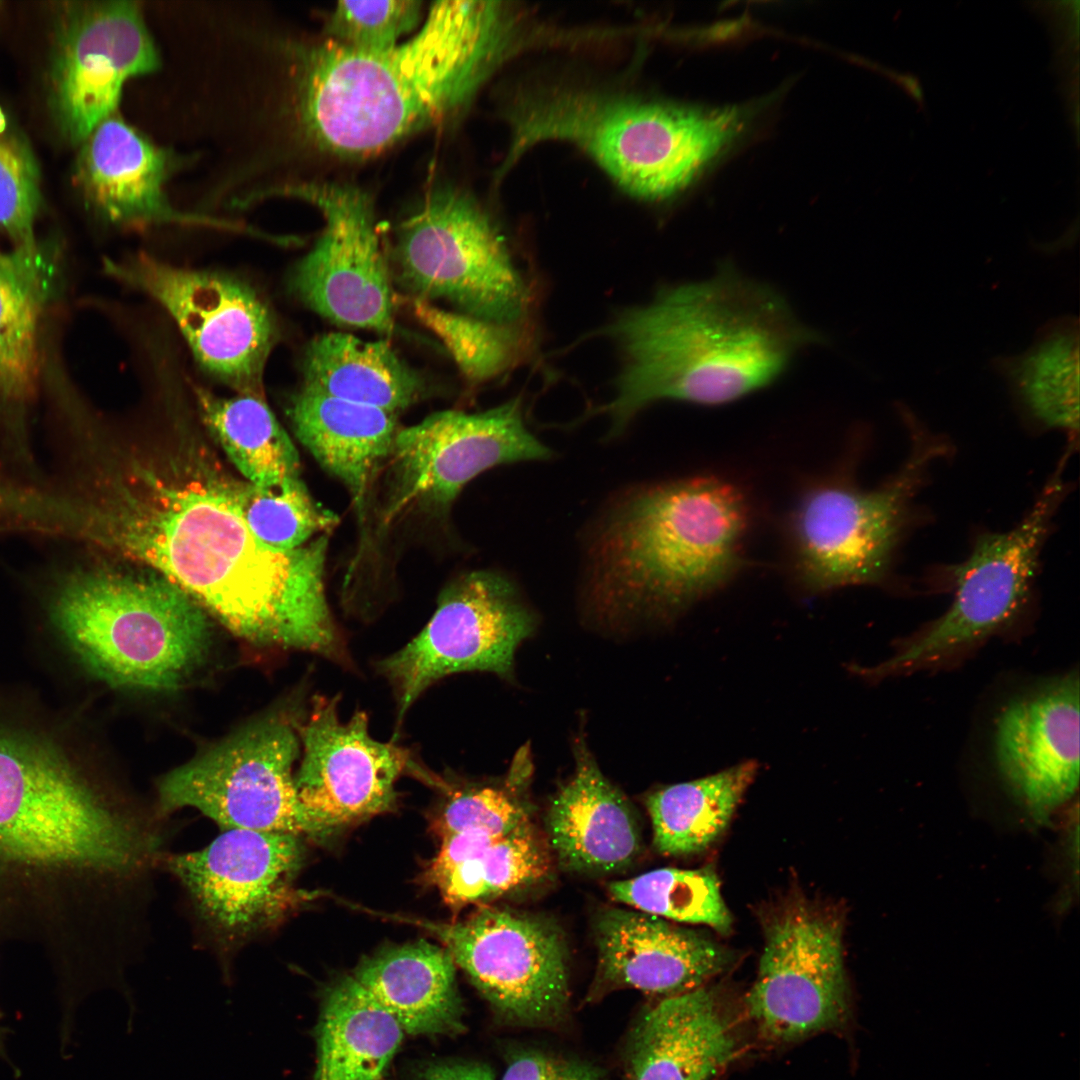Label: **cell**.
<instances>
[{"label":"cell","instance_id":"obj_1","mask_svg":"<svg viewBox=\"0 0 1080 1080\" xmlns=\"http://www.w3.org/2000/svg\"><path fill=\"white\" fill-rule=\"evenodd\" d=\"M104 488L72 509L81 536L161 574L246 640L350 661L325 592L327 534L292 550L267 546L229 480L182 460L132 458Z\"/></svg>","mask_w":1080,"mask_h":1080},{"label":"cell","instance_id":"obj_2","mask_svg":"<svg viewBox=\"0 0 1080 1080\" xmlns=\"http://www.w3.org/2000/svg\"><path fill=\"white\" fill-rule=\"evenodd\" d=\"M151 849L56 743L0 722V941L37 945L59 980L78 975L95 905Z\"/></svg>","mask_w":1080,"mask_h":1080},{"label":"cell","instance_id":"obj_3","mask_svg":"<svg viewBox=\"0 0 1080 1080\" xmlns=\"http://www.w3.org/2000/svg\"><path fill=\"white\" fill-rule=\"evenodd\" d=\"M502 2L436 1L412 36L367 49L328 37L288 46V109L303 147L362 160L463 109L505 56Z\"/></svg>","mask_w":1080,"mask_h":1080},{"label":"cell","instance_id":"obj_4","mask_svg":"<svg viewBox=\"0 0 1080 1080\" xmlns=\"http://www.w3.org/2000/svg\"><path fill=\"white\" fill-rule=\"evenodd\" d=\"M606 331L623 360L614 396L596 409L611 437L661 400L721 405L762 389L820 340L777 291L728 266L662 290Z\"/></svg>","mask_w":1080,"mask_h":1080},{"label":"cell","instance_id":"obj_5","mask_svg":"<svg viewBox=\"0 0 1080 1080\" xmlns=\"http://www.w3.org/2000/svg\"><path fill=\"white\" fill-rule=\"evenodd\" d=\"M748 520L742 493L713 476L634 489L593 533L590 594L607 612L679 610L735 575Z\"/></svg>","mask_w":1080,"mask_h":1080},{"label":"cell","instance_id":"obj_6","mask_svg":"<svg viewBox=\"0 0 1080 1080\" xmlns=\"http://www.w3.org/2000/svg\"><path fill=\"white\" fill-rule=\"evenodd\" d=\"M506 119L512 130L507 165L533 144L565 140L587 153L625 192L661 200L689 185L738 137L748 112L552 89L519 96Z\"/></svg>","mask_w":1080,"mask_h":1080},{"label":"cell","instance_id":"obj_7","mask_svg":"<svg viewBox=\"0 0 1080 1080\" xmlns=\"http://www.w3.org/2000/svg\"><path fill=\"white\" fill-rule=\"evenodd\" d=\"M48 607L78 662L112 687L175 689L208 648L207 612L150 569L71 572L54 588Z\"/></svg>","mask_w":1080,"mask_h":1080},{"label":"cell","instance_id":"obj_8","mask_svg":"<svg viewBox=\"0 0 1080 1080\" xmlns=\"http://www.w3.org/2000/svg\"><path fill=\"white\" fill-rule=\"evenodd\" d=\"M396 281L413 298L444 300L459 312L520 325L529 290L505 239L468 193L433 187L400 223L392 251Z\"/></svg>","mask_w":1080,"mask_h":1080},{"label":"cell","instance_id":"obj_9","mask_svg":"<svg viewBox=\"0 0 1080 1080\" xmlns=\"http://www.w3.org/2000/svg\"><path fill=\"white\" fill-rule=\"evenodd\" d=\"M105 267L169 314L205 373L238 395L265 399V367L280 332L254 286L231 273L174 266L145 252Z\"/></svg>","mask_w":1080,"mask_h":1080},{"label":"cell","instance_id":"obj_10","mask_svg":"<svg viewBox=\"0 0 1080 1080\" xmlns=\"http://www.w3.org/2000/svg\"><path fill=\"white\" fill-rule=\"evenodd\" d=\"M299 756L298 725L280 715L257 721L163 776L159 809L194 808L225 830L321 835L297 794Z\"/></svg>","mask_w":1080,"mask_h":1080},{"label":"cell","instance_id":"obj_11","mask_svg":"<svg viewBox=\"0 0 1080 1080\" xmlns=\"http://www.w3.org/2000/svg\"><path fill=\"white\" fill-rule=\"evenodd\" d=\"M1055 476L1012 529L983 534L951 570L955 588L949 609L905 640L887 660L858 672L872 680L951 662L1005 627L1022 609L1040 549L1063 496Z\"/></svg>","mask_w":1080,"mask_h":1080},{"label":"cell","instance_id":"obj_12","mask_svg":"<svg viewBox=\"0 0 1080 1080\" xmlns=\"http://www.w3.org/2000/svg\"><path fill=\"white\" fill-rule=\"evenodd\" d=\"M762 927L763 953L746 997L760 1033L791 1042L842 1024L849 998L840 913L791 895L764 913Z\"/></svg>","mask_w":1080,"mask_h":1080},{"label":"cell","instance_id":"obj_13","mask_svg":"<svg viewBox=\"0 0 1080 1080\" xmlns=\"http://www.w3.org/2000/svg\"><path fill=\"white\" fill-rule=\"evenodd\" d=\"M534 628L532 611L507 577L478 570L456 578L440 594L425 627L376 663L393 691L396 731L421 694L446 676L469 671L509 676L517 647Z\"/></svg>","mask_w":1080,"mask_h":1080},{"label":"cell","instance_id":"obj_14","mask_svg":"<svg viewBox=\"0 0 1080 1080\" xmlns=\"http://www.w3.org/2000/svg\"><path fill=\"white\" fill-rule=\"evenodd\" d=\"M527 428L521 400L477 412L446 410L401 427L384 466V523L413 511L447 508L464 486L493 467L549 459Z\"/></svg>","mask_w":1080,"mask_h":1080},{"label":"cell","instance_id":"obj_15","mask_svg":"<svg viewBox=\"0 0 1080 1080\" xmlns=\"http://www.w3.org/2000/svg\"><path fill=\"white\" fill-rule=\"evenodd\" d=\"M937 450L921 441L881 488L824 484L800 499L790 530L795 570L807 589L872 584L885 577L909 501Z\"/></svg>","mask_w":1080,"mask_h":1080},{"label":"cell","instance_id":"obj_16","mask_svg":"<svg viewBox=\"0 0 1080 1080\" xmlns=\"http://www.w3.org/2000/svg\"><path fill=\"white\" fill-rule=\"evenodd\" d=\"M454 963L507 1022L528 1027L559 1023L569 1003L568 949L552 921L483 908L456 923H427Z\"/></svg>","mask_w":1080,"mask_h":1080},{"label":"cell","instance_id":"obj_17","mask_svg":"<svg viewBox=\"0 0 1080 1080\" xmlns=\"http://www.w3.org/2000/svg\"><path fill=\"white\" fill-rule=\"evenodd\" d=\"M283 192L313 204L325 221L320 237L291 272L293 293L336 324L390 334L392 276L368 193L328 181L294 185Z\"/></svg>","mask_w":1080,"mask_h":1080},{"label":"cell","instance_id":"obj_18","mask_svg":"<svg viewBox=\"0 0 1080 1080\" xmlns=\"http://www.w3.org/2000/svg\"><path fill=\"white\" fill-rule=\"evenodd\" d=\"M60 16L50 100L60 131L78 144L115 114L126 81L159 59L135 1L73 2Z\"/></svg>","mask_w":1080,"mask_h":1080},{"label":"cell","instance_id":"obj_19","mask_svg":"<svg viewBox=\"0 0 1080 1080\" xmlns=\"http://www.w3.org/2000/svg\"><path fill=\"white\" fill-rule=\"evenodd\" d=\"M299 836L229 829L206 847L168 858L203 923L226 944H241L298 903L291 879Z\"/></svg>","mask_w":1080,"mask_h":1080},{"label":"cell","instance_id":"obj_20","mask_svg":"<svg viewBox=\"0 0 1080 1080\" xmlns=\"http://www.w3.org/2000/svg\"><path fill=\"white\" fill-rule=\"evenodd\" d=\"M338 707V696L313 698L294 773L301 803L328 832L390 809L399 777L423 769L409 748L374 739L364 711L342 721Z\"/></svg>","mask_w":1080,"mask_h":1080},{"label":"cell","instance_id":"obj_21","mask_svg":"<svg viewBox=\"0 0 1080 1080\" xmlns=\"http://www.w3.org/2000/svg\"><path fill=\"white\" fill-rule=\"evenodd\" d=\"M1079 720L1077 673L1013 700L997 720L998 769L1036 820L1046 819L1077 789Z\"/></svg>","mask_w":1080,"mask_h":1080},{"label":"cell","instance_id":"obj_22","mask_svg":"<svg viewBox=\"0 0 1080 1080\" xmlns=\"http://www.w3.org/2000/svg\"><path fill=\"white\" fill-rule=\"evenodd\" d=\"M597 967L589 999L631 988L663 997L688 992L727 968L730 954L709 938L639 911L612 908L595 922Z\"/></svg>","mask_w":1080,"mask_h":1080},{"label":"cell","instance_id":"obj_23","mask_svg":"<svg viewBox=\"0 0 1080 1080\" xmlns=\"http://www.w3.org/2000/svg\"><path fill=\"white\" fill-rule=\"evenodd\" d=\"M738 1045L718 992L710 987L663 997L645 1009L626 1044L628 1080H711Z\"/></svg>","mask_w":1080,"mask_h":1080},{"label":"cell","instance_id":"obj_24","mask_svg":"<svg viewBox=\"0 0 1080 1080\" xmlns=\"http://www.w3.org/2000/svg\"><path fill=\"white\" fill-rule=\"evenodd\" d=\"M575 768L546 814L549 849L571 872L602 875L624 870L642 849L636 814L583 743L576 750Z\"/></svg>","mask_w":1080,"mask_h":1080},{"label":"cell","instance_id":"obj_25","mask_svg":"<svg viewBox=\"0 0 1080 1080\" xmlns=\"http://www.w3.org/2000/svg\"><path fill=\"white\" fill-rule=\"evenodd\" d=\"M76 167L80 190L98 215L119 225L185 221L169 205V153L117 115L82 143Z\"/></svg>","mask_w":1080,"mask_h":1080},{"label":"cell","instance_id":"obj_26","mask_svg":"<svg viewBox=\"0 0 1080 1080\" xmlns=\"http://www.w3.org/2000/svg\"><path fill=\"white\" fill-rule=\"evenodd\" d=\"M287 414L299 442L342 482L362 515L401 429L399 415L303 386L290 397Z\"/></svg>","mask_w":1080,"mask_h":1080},{"label":"cell","instance_id":"obj_27","mask_svg":"<svg viewBox=\"0 0 1080 1080\" xmlns=\"http://www.w3.org/2000/svg\"><path fill=\"white\" fill-rule=\"evenodd\" d=\"M455 963L443 948L418 941L363 960L354 979L411 1035L464 1030Z\"/></svg>","mask_w":1080,"mask_h":1080},{"label":"cell","instance_id":"obj_28","mask_svg":"<svg viewBox=\"0 0 1080 1080\" xmlns=\"http://www.w3.org/2000/svg\"><path fill=\"white\" fill-rule=\"evenodd\" d=\"M551 870V852L531 823L505 837L470 832L441 840L425 879L453 908L527 888Z\"/></svg>","mask_w":1080,"mask_h":1080},{"label":"cell","instance_id":"obj_29","mask_svg":"<svg viewBox=\"0 0 1080 1080\" xmlns=\"http://www.w3.org/2000/svg\"><path fill=\"white\" fill-rule=\"evenodd\" d=\"M301 386L399 415L424 398L423 376L385 340L329 332L304 348Z\"/></svg>","mask_w":1080,"mask_h":1080},{"label":"cell","instance_id":"obj_30","mask_svg":"<svg viewBox=\"0 0 1080 1080\" xmlns=\"http://www.w3.org/2000/svg\"><path fill=\"white\" fill-rule=\"evenodd\" d=\"M56 248L37 241L0 253V402L22 404L39 375V329L58 276Z\"/></svg>","mask_w":1080,"mask_h":1080},{"label":"cell","instance_id":"obj_31","mask_svg":"<svg viewBox=\"0 0 1080 1080\" xmlns=\"http://www.w3.org/2000/svg\"><path fill=\"white\" fill-rule=\"evenodd\" d=\"M315 1034L314 1080H378L404 1031L353 976H346L326 993Z\"/></svg>","mask_w":1080,"mask_h":1080},{"label":"cell","instance_id":"obj_32","mask_svg":"<svg viewBox=\"0 0 1080 1080\" xmlns=\"http://www.w3.org/2000/svg\"><path fill=\"white\" fill-rule=\"evenodd\" d=\"M1023 409L1040 424L1077 433L1079 424V321L1063 316L1037 333L1015 356L993 360Z\"/></svg>","mask_w":1080,"mask_h":1080},{"label":"cell","instance_id":"obj_33","mask_svg":"<svg viewBox=\"0 0 1080 1080\" xmlns=\"http://www.w3.org/2000/svg\"><path fill=\"white\" fill-rule=\"evenodd\" d=\"M757 769L755 761H746L651 793L645 803L654 848L667 856L708 848L727 827Z\"/></svg>","mask_w":1080,"mask_h":1080},{"label":"cell","instance_id":"obj_34","mask_svg":"<svg viewBox=\"0 0 1080 1080\" xmlns=\"http://www.w3.org/2000/svg\"><path fill=\"white\" fill-rule=\"evenodd\" d=\"M194 392L204 424L248 482L267 487L300 475L296 447L266 399Z\"/></svg>","mask_w":1080,"mask_h":1080},{"label":"cell","instance_id":"obj_35","mask_svg":"<svg viewBox=\"0 0 1080 1080\" xmlns=\"http://www.w3.org/2000/svg\"><path fill=\"white\" fill-rule=\"evenodd\" d=\"M611 898L666 920L703 924L728 933L732 919L710 868H661L609 884Z\"/></svg>","mask_w":1080,"mask_h":1080},{"label":"cell","instance_id":"obj_36","mask_svg":"<svg viewBox=\"0 0 1080 1080\" xmlns=\"http://www.w3.org/2000/svg\"><path fill=\"white\" fill-rule=\"evenodd\" d=\"M229 489L249 529L274 549H296L338 523L335 514L314 500L300 475L267 487L229 480Z\"/></svg>","mask_w":1080,"mask_h":1080},{"label":"cell","instance_id":"obj_37","mask_svg":"<svg viewBox=\"0 0 1080 1080\" xmlns=\"http://www.w3.org/2000/svg\"><path fill=\"white\" fill-rule=\"evenodd\" d=\"M416 318L444 343L463 376L472 384L491 380L511 368L527 345L520 325H504L412 298Z\"/></svg>","mask_w":1080,"mask_h":1080},{"label":"cell","instance_id":"obj_38","mask_svg":"<svg viewBox=\"0 0 1080 1080\" xmlns=\"http://www.w3.org/2000/svg\"><path fill=\"white\" fill-rule=\"evenodd\" d=\"M530 773L529 753L521 750L504 787L479 786L454 791L433 822L434 832L441 840L470 832L505 837L531 823L529 807L519 795Z\"/></svg>","mask_w":1080,"mask_h":1080},{"label":"cell","instance_id":"obj_39","mask_svg":"<svg viewBox=\"0 0 1080 1080\" xmlns=\"http://www.w3.org/2000/svg\"><path fill=\"white\" fill-rule=\"evenodd\" d=\"M422 22V1H339L328 16L324 36L354 47L384 49L405 40Z\"/></svg>","mask_w":1080,"mask_h":1080},{"label":"cell","instance_id":"obj_40","mask_svg":"<svg viewBox=\"0 0 1080 1080\" xmlns=\"http://www.w3.org/2000/svg\"><path fill=\"white\" fill-rule=\"evenodd\" d=\"M41 204L39 169L22 137L0 136V230L14 247L36 243Z\"/></svg>","mask_w":1080,"mask_h":1080},{"label":"cell","instance_id":"obj_41","mask_svg":"<svg viewBox=\"0 0 1080 1080\" xmlns=\"http://www.w3.org/2000/svg\"><path fill=\"white\" fill-rule=\"evenodd\" d=\"M502 1080H607L599 1068L545 1052L521 1051L512 1057Z\"/></svg>","mask_w":1080,"mask_h":1080},{"label":"cell","instance_id":"obj_42","mask_svg":"<svg viewBox=\"0 0 1080 1080\" xmlns=\"http://www.w3.org/2000/svg\"><path fill=\"white\" fill-rule=\"evenodd\" d=\"M418 1080H494L490 1068L472 1062H436L424 1066Z\"/></svg>","mask_w":1080,"mask_h":1080},{"label":"cell","instance_id":"obj_43","mask_svg":"<svg viewBox=\"0 0 1080 1080\" xmlns=\"http://www.w3.org/2000/svg\"><path fill=\"white\" fill-rule=\"evenodd\" d=\"M6 127H7V119H6V116H5L1 106H0V136L4 134V132L6 130Z\"/></svg>","mask_w":1080,"mask_h":1080},{"label":"cell","instance_id":"obj_44","mask_svg":"<svg viewBox=\"0 0 1080 1080\" xmlns=\"http://www.w3.org/2000/svg\"><path fill=\"white\" fill-rule=\"evenodd\" d=\"M1 1040H2V1037H1V1029H0V1043H1Z\"/></svg>","mask_w":1080,"mask_h":1080}]
</instances>
